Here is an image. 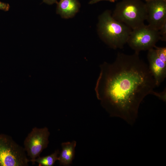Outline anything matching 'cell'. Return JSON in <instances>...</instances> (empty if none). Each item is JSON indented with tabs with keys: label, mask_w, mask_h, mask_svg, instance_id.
Here are the masks:
<instances>
[{
	"label": "cell",
	"mask_w": 166,
	"mask_h": 166,
	"mask_svg": "<svg viewBox=\"0 0 166 166\" xmlns=\"http://www.w3.org/2000/svg\"><path fill=\"white\" fill-rule=\"evenodd\" d=\"M147 58L149 69L155 79L156 86H159L166 77V62L159 57L154 48L148 50Z\"/></svg>",
	"instance_id": "cell-8"
},
{
	"label": "cell",
	"mask_w": 166,
	"mask_h": 166,
	"mask_svg": "<svg viewBox=\"0 0 166 166\" xmlns=\"http://www.w3.org/2000/svg\"><path fill=\"white\" fill-rule=\"evenodd\" d=\"M159 40V31L144 24L132 30L127 43L135 52L139 53L154 48Z\"/></svg>",
	"instance_id": "cell-5"
},
{
	"label": "cell",
	"mask_w": 166,
	"mask_h": 166,
	"mask_svg": "<svg viewBox=\"0 0 166 166\" xmlns=\"http://www.w3.org/2000/svg\"><path fill=\"white\" fill-rule=\"evenodd\" d=\"M147 15L146 3L141 0H122L116 4L112 14L115 19L132 30L144 24Z\"/></svg>",
	"instance_id": "cell-3"
},
{
	"label": "cell",
	"mask_w": 166,
	"mask_h": 166,
	"mask_svg": "<svg viewBox=\"0 0 166 166\" xmlns=\"http://www.w3.org/2000/svg\"><path fill=\"white\" fill-rule=\"evenodd\" d=\"M104 0L109 1L110 2H113L116 1L117 0H91L89 2V4H92L97 3L101 1Z\"/></svg>",
	"instance_id": "cell-15"
},
{
	"label": "cell",
	"mask_w": 166,
	"mask_h": 166,
	"mask_svg": "<svg viewBox=\"0 0 166 166\" xmlns=\"http://www.w3.org/2000/svg\"><path fill=\"white\" fill-rule=\"evenodd\" d=\"M164 0V1H166V0Z\"/></svg>",
	"instance_id": "cell-18"
},
{
	"label": "cell",
	"mask_w": 166,
	"mask_h": 166,
	"mask_svg": "<svg viewBox=\"0 0 166 166\" xmlns=\"http://www.w3.org/2000/svg\"><path fill=\"white\" fill-rule=\"evenodd\" d=\"M29 162L24 147L11 136L0 134V166H27Z\"/></svg>",
	"instance_id": "cell-4"
},
{
	"label": "cell",
	"mask_w": 166,
	"mask_h": 166,
	"mask_svg": "<svg viewBox=\"0 0 166 166\" xmlns=\"http://www.w3.org/2000/svg\"><path fill=\"white\" fill-rule=\"evenodd\" d=\"M160 37V40L163 41H166V22L158 30Z\"/></svg>",
	"instance_id": "cell-13"
},
{
	"label": "cell",
	"mask_w": 166,
	"mask_h": 166,
	"mask_svg": "<svg viewBox=\"0 0 166 166\" xmlns=\"http://www.w3.org/2000/svg\"><path fill=\"white\" fill-rule=\"evenodd\" d=\"M100 67L95 91L101 105L111 117L132 124L146 96L153 94L165 101L166 90L154 91L155 81L139 53L128 55L118 52L113 63L105 62Z\"/></svg>",
	"instance_id": "cell-1"
},
{
	"label": "cell",
	"mask_w": 166,
	"mask_h": 166,
	"mask_svg": "<svg viewBox=\"0 0 166 166\" xmlns=\"http://www.w3.org/2000/svg\"><path fill=\"white\" fill-rule=\"evenodd\" d=\"M145 0L146 1V2H147L152 0Z\"/></svg>",
	"instance_id": "cell-17"
},
{
	"label": "cell",
	"mask_w": 166,
	"mask_h": 166,
	"mask_svg": "<svg viewBox=\"0 0 166 166\" xmlns=\"http://www.w3.org/2000/svg\"><path fill=\"white\" fill-rule=\"evenodd\" d=\"M50 132L46 127L33 128L24 141V148L31 159L29 161L40 156L42 151L49 143Z\"/></svg>",
	"instance_id": "cell-6"
},
{
	"label": "cell",
	"mask_w": 166,
	"mask_h": 166,
	"mask_svg": "<svg viewBox=\"0 0 166 166\" xmlns=\"http://www.w3.org/2000/svg\"><path fill=\"white\" fill-rule=\"evenodd\" d=\"M10 7V6L9 4L0 1V10L7 11L9 10Z\"/></svg>",
	"instance_id": "cell-14"
},
{
	"label": "cell",
	"mask_w": 166,
	"mask_h": 166,
	"mask_svg": "<svg viewBox=\"0 0 166 166\" xmlns=\"http://www.w3.org/2000/svg\"><path fill=\"white\" fill-rule=\"evenodd\" d=\"M59 153V150H56L50 155L43 157L39 156L30 162H32L33 164L35 162L37 163L39 166H53L55 162L58 160V155Z\"/></svg>",
	"instance_id": "cell-11"
},
{
	"label": "cell",
	"mask_w": 166,
	"mask_h": 166,
	"mask_svg": "<svg viewBox=\"0 0 166 166\" xmlns=\"http://www.w3.org/2000/svg\"><path fill=\"white\" fill-rule=\"evenodd\" d=\"M132 30L115 19L109 10L99 17L97 31L101 39L110 48L121 49L127 43Z\"/></svg>",
	"instance_id": "cell-2"
},
{
	"label": "cell",
	"mask_w": 166,
	"mask_h": 166,
	"mask_svg": "<svg viewBox=\"0 0 166 166\" xmlns=\"http://www.w3.org/2000/svg\"><path fill=\"white\" fill-rule=\"evenodd\" d=\"M43 2L49 5L57 3V0H43Z\"/></svg>",
	"instance_id": "cell-16"
},
{
	"label": "cell",
	"mask_w": 166,
	"mask_h": 166,
	"mask_svg": "<svg viewBox=\"0 0 166 166\" xmlns=\"http://www.w3.org/2000/svg\"><path fill=\"white\" fill-rule=\"evenodd\" d=\"M146 20L149 26L159 30L166 22V1L152 0L146 2Z\"/></svg>",
	"instance_id": "cell-7"
},
{
	"label": "cell",
	"mask_w": 166,
	"mask_h": 166,
	"mask_svg": "<svg viewBox=\"0 0 166 166\" xmlns=\"http://www.w3.org/2000/svg\"><path fill=\"white\" fill-rule=\"evenodd\" d=\"M154 48L159 57L164 62H166V47H159L156 45Z\"/></svg>",
	"instance_id": "cell-12"
},
{
	"label": "cell",
	"mask_w": 166,
	"mask_h": 166,
	"mask_svg": "<svg viewBox=\"0 0 166 166\" xmlns=\"http://www.w3.org/2000/svg\"><path fill=\"white\" fill-rule=\"evenodd\" d=\"M57 4V13L65 19L74 17L80 7L78 0H60Z\"/></svg>",
	"instance_id": "cell-9"
},
{
	"label": "cell",
	"mask_w": 166,
	"mask_h": 166,
	"mask_svg": "<svg viewBox=\"0 0 166 166\" xmlns=\"http://www.w3.org/2000/svg\"><path fill=\"white\" fill-rule=\"evenodd\" d=\"M76 143L75 140L61 143L62 150L58 159L60 165L69 166L72 164L74 157Z\"/></svg>",
	"instance_id": "cell-10"
}]
</instances>
